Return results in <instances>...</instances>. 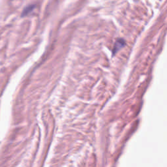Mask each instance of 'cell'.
Segmentation results:
<instances>
[{"instance_id": "1", "label": "cell", "mask_w": 167, "mask_h": 167, "mask_svg": "<svg viewBox=\"0 0 167 167\" xmlns=\"http://www.w3.org/2000/svg\"><path fill=\"white\" fill-rule=\"evenodd\" d=\"M125 44V41L123 39H117L114 44V47L113 49V54H116V53L119 51L121 48H123Z\"/></svg>"}]
</instances>
